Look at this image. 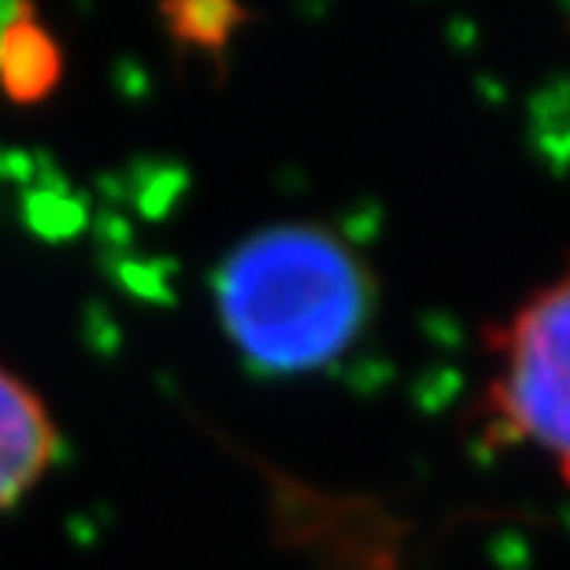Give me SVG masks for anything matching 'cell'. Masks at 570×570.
<instances>
[{"mask_svg":"<svg viewBox=\"0 0 570 570\" xmlns=\"http://www.w3.org/2000/svg\"><path fill=\"white\" fill-rule=\"evenodd\" d=\"M60 455V426L27 379L0 363V511L16 508Z\"/></svg>","mask_w":570,"mask_h":570,"instance_id":"3","label":"cell"},{"mask_svg":"<svg viewBox=\"0 0 570 570\" xmlns=\"http://www.w3.org/2000/svg\"><path fill=\"white\" fill-rule=\"evenodd\" d=\"M215 315L248 367L312 374L367 330L379 282L360 248L323 223H275L223 256Z\"/></svg>","mask_w":570,"mask_h":570,"instance_id":"1","label":"cell"},{"mask_svg":"<svg viewBox=\"0 0 570 570\" xmlns=\"http://www.w3.org/2000/svg\"><path fill=\"white\" fill-rule=\"evenodd\" d=\"M167 38L178 45V52H200V56H226L234 33L245 27L248 11L226 0H178V4L159 8Z\"/></svg>","mask_w":570,"mask_h":570,"instance_id":"5","label":"cell"},{"mask_svg":"<svg viewBox=\"0 0 570 570\" xmlns=\"http://www.w3.org/2000/svg\"><path fill=\"white\" fill-rule=\"evenodd\" d=\"M63 78V49L52 27H45L38 8H0V94L11 105L30 108L56 94Z\"/></svg>","mask_w":570,"mask_h":570,"instance_id":"4","label":"cell"},{"mask_svg":"<svg viewBox=\"0 0 570 570\" xmlns=\"http://www.w3.org/2000/svg\"><path fill=\"white\" fill-rule=\"evenodd\" d=\"M485 352L474 441L538 452L570 489V264L485 330Z\"/></svg>","mask_w":570,"mask_h":570,"instance_id":"2","label":"cell"}]
</instances>
